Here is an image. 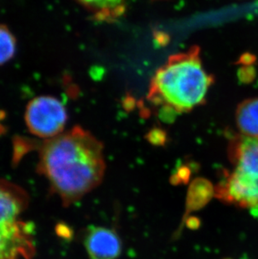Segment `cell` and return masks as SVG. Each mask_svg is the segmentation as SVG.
Masks as SVG:
<instances>
[{"label":"cell","instance_id":"obj_1","mask_svg":"<svg viewBox=\"0 0 258 259\" xmlns=\"http://www.w3.org/2000/svg\"><path fill=\"white\" fill-rule=\"evenodd\" d=\"M37 170L65 206L72 205L103 181V143L87 130L73 127L41 144Z\"/></svg>","mask_w":258,"mask_h":259},{"label":"cell","instance_id":"obj_2","mask_svg":"<svg viewBox=\"0 0 258 259\" xmlns=\"http://www.w3.org/2000/svg\"><path fill=\"white\" fill-rule=\"evenodd\" d=\"M214 76L203 65L199 47L172 55L153 76L147 98L163 118L190 113L205 103Z\"/></svg>","mask_w":258,"mask_h":259},{"label":"cell","instance_id":"obj_3","mask_svg":"<svg viewBox=\"0 0 258 259\" xmlns=\"http://www.w3.org/2000/svg\"><path fill=\"white\" fill-rule=\"evenodd\" d=\"M29 196L20 186L0 181V259H31L34 226L23 219Z\"/></svg>","mask_w":258,"mask_h":259},{"label":"cell","instance_id":"obj_4","mask_svg":"<svg viewBox=\"0 0 258 259\" xmlns=\"http://www.w3.org/2000/svg\"><path fill=\"white\" fill-rule=\"evenodd\" d=\"M233 169L217 187L220 199L246 209L258 208V139L243 135L231 139Z\"/></svg>","mask_w":258,"mask_h":259},{"label":"cell","instance_id":"obj_5","mask_svg":"<svg viewBox=\"0 0 258 259\" xmlns=\"http://www.w3.org/2000/svg\"><path fill=\"white\" fill-rule=\"evenodd\" d=\"M25 121L32 135L49 140L63 132L67 122V112L57 98L39 96L27 105Z\"/></svg>","mask_w":258,"mask_h":259},{"label":"cell","instance_id":"obj_6","mask_svg":"<svg viewBox=\"0 0 258 259\" xmlns=\"http://www.w3.org/2000/svg\"><path fill=\"white\" fill-rule=\"evenodd\" d=\"M83 241L90 259H117L122 253V241L114 229L92 227Z\"/></svg>","mask_w":258,"mask_h":259},{"label":"cell","instance_id":"obj_7","mask_svg":"<svg viewBox=\"0 0 258 259\" xmlns=\"http://www.w3.org/2000/svg\"><path fill=\"white\" fill-rule=\"evenodd\" d=\"M101 22L112 23L122 17L127 0H76Z\"/></svg>","mask_w":258,"mask_h":259},{"label":"cell","instance_id":"obj_8","mask_svg":"<svg viewBox=\"0 0 258 259\" xmlns=\"http://www.w3.org/2000/svg\"><path fill=\"white\" fill-rule=\"evenodd\" d=\"M236 122L241 135L258 139V98L242 101L237 106Z\"/></svg>","mask_w":258,"mask_h":259},{"label":"cell","instance_id":"obj_9","mask_svg":"<svg viewBox=\"0 0 258 259\" xmlns=\"http://www.w3.org/2000/svg\"><path fill=\"white\" fill-rule=\"evenodd\" d=\"M16 39L6 25H0V66H3L15 57Z\"/></svg>","mask_w":258,"mask_h":259}]
</instances>
